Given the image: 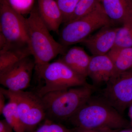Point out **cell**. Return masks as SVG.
I'll return each instance as SVG.
<instances>
[{
    "instance_id": "cell-27",
    "label": "cell",
    "mask_w": 132,
    "mask_h": 132,
    "mask_svg": "<svg viewBox=\"0 0 132 132\" xmlns=\"http://www.w3.org/2000/svg\"><path fill=\"white\" fill-rule=\"evenodd\" d=\"M116 132H132V129L126 128L118 130Z\"/></svg>"
},
{
    "instance_id": "cell-16",
    "label": "cell",
    "mask_w": 132,
    "mask_h": 132,
    "mask_svg": "<svg viewBox=\"0 0 132 132\" xmlns=\"http://www.w3.org/2000/svg\"><path fill=\"white\" fill-rule=\"evenodd\" d=\"M2 93L9 100L8 103L6 104L2 112V114L5 117V119L12 126L15 132H26L21 120L14 98L9 94Z\"/></svg>"
},
{
    "instance_id": "cell-25",
    "label": "cell",
    "mask_w": 132,
    "mask_h": 132,
    "mask_svg": "<svg viewBox=\"0 0 132 132\" xmlns=\"http://www.w3.org/2000/svg\"><path fill=\"white\" fill-rule=\"evenodd\" d=\"M5 96L4 94L0 91V114H2L3 111L6 105L5 104Z\"/></svg>"
},
{
    "instance_id": "cell-22",
    "label": "cell",
    "mask_w": 132,
    "mask_h": 132,
    "mask_svg": "<svg viewBox=\"0 0 132 132\" xmlns=\"http://www.w3.org/2000/svg\"><path fill=\"white\" fill-rule=\"evenodd\" d=\"M32 132H73V130L58 122L46 119L42 125Z\"/></svg>"
},
{
    "instance_id": "cell-9",
    "label": "cell",
    "mask_w": 132,
    "mask_h": 132,
    "mask_svg": "<svg viewBox=\"0 0 132 132\" xmlns=\"http://www.w3.org/2000/svg\"><path fill=\"white\" fill-rule=\"evenodd\" d=\"M35 64L29 56L0 72V83L10 91H22L30 86Z\"/></svg>"
},
{
    "instance_id": "cell-26",
    "label": "cell",
    "mask_w": 132,
    "mask_h": 132,
    "mask_svg": "<svg viewBox=\"0 0 132 132\" xmlns=\"http://www.w3.org/2000/svg\"><path fill=\"white\" fill-rule=\"evenodd\" d=\"M128 110V116L130 120V125L132 126V104L129 106Z\"/></svg>"
},
{
    "instance_id": "cell-17",
    "label": "cell",
    "mask_w": 132,
    "mask_h": 132,
    "mask_svg": "<svg viewBox=\"0 0 132 132\" xmlns=\"http://www.w3.org/2000/svg\"><path fill=\"white\" fill-rule=\"evenodd\" d=\"M31 55L28 50L8 48L0 50V72L9 68L22 59Z\"/></svg>"
},
{
    "instance_id": "cell-29",
    "label": "cell",
    "mask_w": 132,
    "mask_h": 132,
    "mask_svg": "<svg viewBox=\"0 0 132 132\" xmlns=\"http://www.w3.org/2000/svg\"><path fill=\"white\" fill-rule=\"evenodd\" d=\"M131 104H132V103H131Z\"/></svg>"
},
{
    "instance_id": "cell-28",
    "label": "cell",
    "mask_w": 132,
    "mask_h": 132,
    "mask_svg": "<svg viewBox=\"0 0 132 132\" xmlns=\"http://www.w3.org/2000/svg\"><path fill=\"white\" fill-rule=\"evenodd\" d=\"M98 1L101 3V2H102V1H103V0H98Z\"/></svg>"
},
{
    "instance_id": "cell-15",
    "label": "cell",
    "mask_w": 132,
    "mask_h": 132,
    "mask_svg": "<svg viewBox=\"0 0 132 132\" xmlns=\"http://www.w3.org/2000/svg\"><path fill=\"white\" fill-rule=\"evenodd\" d=\"M113 62L116 75L132 69V47L112 48L108 53Z\"/></svg>"
},
{
    "instance_id": "cell-21",
    "label": "cell",
    "mask_w": 132,
    "mask_h": 132,
    "mask_svg": "<svg viewBox=\"0 0 132 132\" xmlns=\"http://www.w3.org/2000/svg\"><path fill=\"white\" fill-rule=\"evenodd\" d=\"M79 0H55L61 10L64 23L69 21Z\"/></svg>"
},
{
    "instance_id": "cell-12",
    "label": "cell",
    "mask_w": 132,
    "mask_h": 132,
    "mask_svg": "<svg viewBox=\"0 0 132 132\" xmlns=\"http://www.w3.org/2000/svg\"><path fill=\"white\" fill-rule=\"evenodd\" d=\"M101 3L113 23L123 25L132 21V0H103Z\"/></svg>"
},
{
    "instance_id": "cell-24",
    "label": "cell",
    "mask_w": 132,
    "mask_h": 132,
    "mask_svg": "<svg viewBox=\"0 0 132 132\" xmlns=\"http://www.w3.org/2000/svg\"><path fill=\"white\" fill-rule=\"evenodd\" d=\"M13 128L5 119L0 121V132H13Z\"/></svg>"
},
{
    "instance_id": "cell-19",
    "label": "cell",
    "mask_w": 132,
    "mask_h": 132,
    "mask_svg": "<svg viewBox=\"0 0 132 132\" xmlns=\"http://www.w3.org/2000/svg\"><path fill=\"white\" fill-rule=\"evenodd\" d=\"M100 3L98 0H79L69 21L89 14L97 7Z\"/></svg>"
},
{
    "instance_id": "cell-6",
    "label": "cell",
    "mask_w": 132,
    "mask_h": 132,
    "mask_svg": "<svg viewBox=\"0 0 132 132\" xmlns=\"http://www.w3.org/2000/svg\"><path fill=\"white\" fill-rule=\"evenodd\" d=\"M0 29L7 41L5 48L30 51L26 18L11 7L6 0H0Z\"/></svg>"
},
{
    "instance_id": "cell-8",
    "label": "cell",
    "mask_w": 132,
    "mask_h": 132,
    "mask_svg": "<svg viewBox=\"0 0 132 132\" xmlns=\"http://www.w3.org/2000/svg\"><path fill=\"white\" fill-rule=\"evenodd\" d=\"M106 85L102 97L122 114L132 103V69L116 75Z\"/></svg>"
},
{
    "instance_id": "cell-3",
    "label": "cell",
    "mask_w": 132,
    "mask_h": 132,
    "mask_svg": "<svg viewBox=\"0 0 132 132\" xmlns=\"http://www.w3.org/2000/svg\"><path fill=\"white\" fill-rule=\"evenodd\" d=\"M26 23L31 55L35 66L50 63L59 55L64 54L68 47L57 42L41 18L38 8H34L26 18Z\"/></svg>"
},
{
    "instance_id": "cell-1",
    "label": "cell",
    "mask_w": 132,
    "mask_h": 132,
    "mask_svg": "<svg viewBox=\"0 0 132 132\" xmlns=\"http://www.w3.org/2000/svg\"><path fill=\"white\" fill-rule=\"evenodd\" d=\"M69 121L75 127L86 129L128 128L130 123L102 97L90 98Z\"/></svg>"
},
{
    "instance_id": "cell-2",
    "label": "cell",
    "mask_w": 132,
    "mask_h": 132,
    "mask_svg": "<svg viewBox=\"0 0 132 132\" xmlns=\"http://www.w3.org/2000/svg\"><path fill=\"white\" fill-rule=\"evenodd\" d=\"M93 86H83L54 91L41 97L46 118L56 122L68 120L92 96Z\"/></svg>"
},
{
    "instance_id": "cell-20",
    "label": "cell",
    "mask_w": 132,
    "mask_h": 132,
    "mask_svg": "<svg viewBox=\"0 0 132 132\" xmlns=\"http://www.w3.org/2000/svg\"><path fill=\"white\" fill-rule=\"evenodd\" d=\"M14 10L24 15L30 14L34 9L35 0H6Z\"/></svg>"
},
{
    "instance_id": "cell-18",
    "label": "cell",
    "mask_w": 132,
    "mask_h": 132,
    "mask_svg": "<svg viewBox=\"0 0 132 132\" xmlns=\"http://www.w3.org/2000/svg\"><path fill=\"white\" fill-rule=\"evenodd\" d=\"M132 47V21L127 22L118 27L115 44L113 48Z\"/></svg>"
},
{
    "instance_id": "cell-11",
    "label": "cell",
    "mask_w": 132,
    "mask_h": 132,
    "mask_svg": "<svg viewBox=\"0 0 132 132\" xmlns=\"http://www.w3.org/2000/svg\"><path fill=\"white\" fill-rule=\"evenodd\" d=\"M115 75L114 65L108 55L91 56L87 77L91 79L94 84L106 83Z\"/></svg>"
},
{
    "instance_id": "cell-7",
    "label": "cell",
    "mask_w": 132,
    "mask_h": 132,
    "mask_svg": "<svg viewBox=\"0 0 132 132\" xmlns=\"http://www.w3.org/2000/svg\"><path fill=\"white\" fill-rule=\"evenodd\" d=\"M0 90L14 98L26 132H32L42 121L46 119V112L42 99L36 92L23 90L14 92L1 88Z\"/></svg>"
},
{
    "instance_id": "cell-5",
    "label": "cell",
    "mask_w": 132,
    "mask_h": 132,
    "mask_svg": "<svg viewBox=\"0 0 132 132\" xmlns=\"http://www.w3.org/2000/svg\"><path fill=\"white\" fill-rule=\"evenodd\" d=\"M112 23L100 3L89 14L65 23L60 32L59 42L66 47L81 43L93 32Z\"/></svg>"
},
{
    "instance_id": "cell-4",
    "label": "cell",
    "mask_w": 132,
    "mask_h": 132,
    "mask_svg": "<svg viewBox=\"0 0 132 132\" xmlns=\"http://www.w3.org/2000/svg\"><path fill=\"white\" fill-rule=\"evenodd\" d=\"M35 70L44 85L36 92L42 97L47 93L83 86L87 84L86 78L79 75L64 62L57 61L35 66Z\"/></svg>"
},
{
    "instance_id": "cell-14",
    "label": "cell",
    "mask_w": 132,
    "mask_h": 132,
    "mask_svg": "<svg viewBox=\"0 0 132 132\" xmlns=\"http://www.w3.org/2000/svg\"><path fill=\"white\" fill-rule=\"evenodd\" d=\"M61 55L59 60L76 73L86 78L91 56L82 48L78 46L71 47Z\"/></svg>"
},
{
    "instance_id": "cell-10",
    "label": "cell",
    "mask_w": 132,
    "mask_h": 132,
    "mask_svg": "<svg viewBox=\"0 0 132 132\" xmlns=\"http://www.w3.org/2000/svg\"><path fill=\"white\" fill-rule=\"evenodd\" d=\"M118 28L112 27L111 26H106L88 36L81 43L86 47L92 55L107 54L114 46Z\"/></svg>"
},
{
    "instance_id": "cell-13",
    "label": "cell",
    "mask_w": 132,
    "mask_h": 132,
    "mask_svg": "<svg viewBox=\"0 0 132 132\" xmlns=\"http://www.w3.org/2000/svg\"><path fill=\"white\" fill-rule=\"evenodd\" d=\"M38 3L37 8L42 20L50 31L59 34L64 18L55 0H38Z\"/></svg>"
},
{
    "instance_id": "cell-23",
    "label": "cell",
    "mask_w": 132,
    "mask_h": 132,
    "mask_svg": "<svg viewBox=\"0 0 132 132\" xmlns=\"http://www.w3.org/2000/svg\"><path fill=\"white\" fill-rule=\"evenodd\" d=\"M73 132H116L119 130H113L108 128L101 129H86L79 127L73 128Z\"/></svg>"
}]
</instances>
